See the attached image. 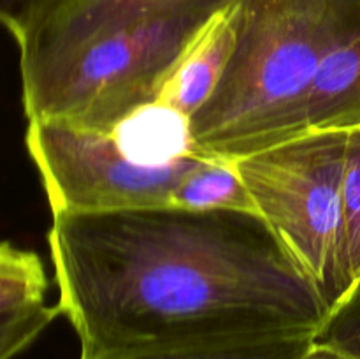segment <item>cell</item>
I'll return each instance as SVG.
<instances>
[{
    "label": "cell",
    "instance_id": "1",
    "mask_svg": "<svg viewBox=\"0 0 360 359\" xmlns=\"http://www.w3.org/2000/svg\"><path fill=\"white\" fill-rule=\"evenodd\" d=\"M48 246L79 359L316 334L329 308L262 217L141 208L56 213Z\"/></svg>",
    "mask_w": 360,
    "mask_h": 359
},
{
    "label": "cell",
    "instance_id": "2",
    "mask_svg": "<svg viewBox=\"0 0 360 359\" xmlns=\"http://www.w3.org/2000/svg\"><path fill=\"white\" fill-rule=\"evenodd\" d=\"M236 0H83L18 44L28 120L60 118L111 134L158 101L213 14Z\"/></svg>",
    "mask_w": 360,
    "mask_h": 359
},
{
    "label": "cell",
    "instance_id": "3",
    "mask_svg": "<svg viewBox=\"0 0 360 359\" xmlns=\"http://www.w3.org/2000/svg\"><path fill=\"white\" fill-rule=\"evenodd\" d=\"M360 28V0H238L217 88L190 118L200 153L236 160L308 132L322 63Z\"/></svg>",
    "mask_w": 360,
    "mask_h": 359
},
{
    "label": "cell",
    "instance_id": "4",
    "mask_svg": "<svg viewBox=\"0 0 360 359\" xmlns=\"http://www.w3.org/2000/svg\"><path fill=\"white\" fill-rule=\"evenodd\" d=\"M347 143V129H311L232 160L259 215L329 312L352 287L343 215Z\"/></svg>",
    "mask_w": 360,
    "mask_h": 359
},
{
    "label": "cell",
    "instance_id": "5",
    "mask_svg": "<svg viewBox=\"0 0 360 359\" xmlns=\"http://www.w3.org/2000/svg\"><path fill=\"white\" fill-rule=\"evenodd\" d=\"M25 144L53 215L172 208L179 183L214 158L192 155L162 168L134 164L111 134L60 118L28 120Z\"/></svg>",
    "mask_w": 360,
    "mask_h": 359
},
{
    "label": "cell",
    "instance_id": "6",
    "mask_svg": "<svg viewBox=\"0 0 360 359\" xmlns=\"http://www.w3.org/2000/svg\"><path fill=\"white\" fill-rule=\"evenodd\" d=\"M238 0L211 16L169 74L158 102L192 118L217 88L236 41Z\"/></svg>",
    "mask_w": 360,
    "mask_h": 359
},
{
    "label": "cell",
    "instance_id": "7",
    "mask_svg": "<svg viewBox=\"0 0 360 359\" xmlns=\"http://www.w3.org/2000/svg\"><path fill=\"white\" fill-rule=\"evenodd\" d=\"M111 136L130 162L148 168H162L192 155H204L193 141L190 116L158 101L127 115Z\"/></svg>",
    "mask_w": 360,
    "mask_h": 359
},
{
    "label": "cell",
    "instance_id": "8",
    "mask_svg": "<svg viewBox=\"0 0 360 359\" xmlns=\"http://www.w3.org/2000/svg\"><path fill=\"white\" fill-rule=\"evenodd\" d=\"M360 125V28L322 63L309 102L308 129Z\"/></svg>",
    "mask_w": 360,
    "mask_h": 359
},
{
    "label": "cell",
    "instance_id": "9",
    "mask_svg": "<svg viewBox=\"0 0 360 359\" xmlns=\"http://www.w3.org/2000/svg\"><path fill=\"white\" fill-rule=\"evenodd\" d=\"M313 344H315V334H283V336L157 345V347L111 352L91 359H302Z\"/></svg>",
    "mask_w": 360,
    "mask_h": 359
},
{
    "label": "cell",
    "instance_id": "10",
    "mask_svg": "<svg viewBox=\"0 0 360 359\" xmlns=\"http://www.w3.org/2000/svg\"><path fill=\"white\" fill-rule=\"evenodd\" d=\"M172 208L195 211H245L259 215L234 162L221 158H207L195 171L190 172L176 189Z\"/></svg>",
    "mask_w": 360,
    "mask_h": 359
},
{
    "label": "cell",
    "instance_id": "11",
    "mask_svg": "<svg viewBox=\"0 0 360 359\" xmlns=\"http://www.w3.org/2000/svg\"><path fill=\"white\" fill-rule=\"evenodd\" d=\"M48 289L37 253L0 241V322L48 305Z\"/></svg>",
    "mask_w": 360,
    "mask_h": 359
},
{
    "label": "cell",
    "instance_id": "12",
    "mask_svg": "<svg viewBox=\"0 0 360 359\" xmlns=\"http://www.w3.org/2000/svg\"><path fill=\"white\" fill-rule=\"evenodd\" d=\"M348 130L343 176L345 256L352 284L360 277V125Z\"/></svg>",
    "mask_w": 360,
    "mask_h": 359
},
{
    "label": "cell",
    "instance_id": "13",
    "mask_svg": "<svg viewBox=\"0 0 360 359\" xmlns=\"http://www.w3.org/2000/svg\"><path fill=\"white\" fill-rule=\"evenodd\" d=\"M315 344L350 359H360V277L330 310L315 334Z\"/></svg>",
    "mask_w": 360,
    "mask_h": 359
},
{
    "label": "cell",
    "instance_id": "14",
    "mask_svg": "<svg viewBox=\"0 0 360 359\" xmlns=\"http://www.w3.org/2000/svg\"><path fill=\"white\" fill-rule=\"evenodd\" d=\"M60 313L58 305H42L0 322V359H14L27 351Z\"/></svg>",
    "mask_w": 360,
    "mask_h": 359
},
{
    "label": "cell",
    "instance_id": "15",
    "mask_svg": "<svg viewBox=\"0 0 360 359\" xmlns=\"http://www.w3.org/2000/svg\"><path fill=\"white\" fill-rule=\"evenodd\" d=\"M62 0H0V25L20 44L34 32Z\"/></svg>",
    "mask_w": 360,
    "mask_h": 359
},
{
    "label": "cell",
    "instance_id": "16",
    "mask_svg": "<svg viewBox=\"0 0 360 359\" xmlns=\"http://www.w3.org/2000/svg\"><path fill=\"white\" fill-rule=\"evenodd\" d=\"M302 359H350L347 355L340 354L336 351H330V348L322 347V345L313 344V347L306 352V355Z\"/></svg>",
    "mask_w": 360,
    "mask_h": 359
},
{
    "label": "cell",
    "instance_id": "17",
    "mask_svg": "<svg viewBox=\"0 0 360 359\" xmlns=\"http://www.w3.org/2000/svg\"><path fill=\"white\" fill-rule=\"evenodd\" d=\"M79 2H83V0H62V2H60L58 6H56V9L53 11L51 14H49V16H53V14H56V13H60V11L67 9V7L76 6V4H79ZM49 16H48V18H49ZM48 18H46V20H48ZM46 20H44V21H46Z\"/></svg>",
    "mask_w": 360,
    "mask_h": 359
}]
</instances>
